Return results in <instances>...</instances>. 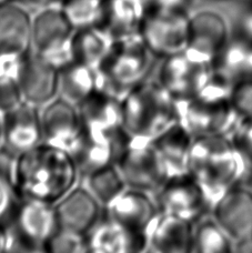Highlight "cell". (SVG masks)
<instances>
[{
  "mask_svg": "<svg viewBox=\"0 0 252 253\" xmlns=\"http://www.w3.org/2000/svg\"><path fill=\"white\" fill-rule=\"evenodd\" d=\"M10 178L20 199L55 205L82 175L69 151L42 142L12 158Z\"/></svg>",
  "mask_w": 252,
  "mask_h": 253,
  "instance_id": "6da1fadb",
  "label": "cell"
},
{
  "mask_svg": "<svg viewBox=\"0 0 252 253\" xmlns=\"http://www.w3.org/2000/svg\"><path fill=\"white\" fill-rule=\"evenodd\" d=\"M189 173L199 182L212 206L224 192L244 181L248 168L230 135H204L193 139Z\"/></svg>",
  "mask_w": 252,
  "mask_h": 253,
  "instance_id": "7a4b0ae2",
  "label": "cell"
},
{
  "mask_svg": "<svg viewBox=\"0 0 252 253\" xmlns=\"http://www.w3.org/2000/svg\"><path fill=\"white\" fill-rule=\"evenodd\" d=\"M120 101L123 130L130 140L152 141L179 123L177 102L152 77Z\"/></svg>",
  "mask_w": 252,
  "mask_h": 253,
  "instance_id": "3957f363",
  "label": "cell"
},
{
  "mask_svg": "<svg viewBox=\"0 0 252 253\" xmlns=\"http://www.w3.org/2000/svg\"><path fill=\"white\" fill-rule=\"evenodd\" d=\"M231 83L214 74L197 97L186 101H175L179 123L193 137L230 134L239 121L231 106Z\"/></svg>",
  "mask_w": 252,
  "mask_h": 253,
  "instance_id": "277c9868",
  "label": "cell"
},
{
  "mask_svg": "<svg viewBox=\"0 0 252 253\" xmlns=\"http://www.w3.org/2000/svg\"><path fill=\"white\" fill-rule=\"evenodd\" d=\"M158 59L139 35L115 39L99 66L103 90L123 98L130 90L151 78Z\"/></svg>",
  "mask_w": 252,
  "mask_h": 253,
  "instance_id": "5b68a950",
  "label": "cell"
},
{
  "mask_svg": "<svg viewBox=\"0 0 252 253\" xmlns=\"http://www.w3.org/2000/svg\"><path fill=\"white\" fill-rule=\"evenodd\" d=\"M191 13L184 8L148 3L139 36L157 59L186 50Z\"/></svg>",
  "mask_w": 252,
  "mask_h": 253,
  "instance_id": "8992f818",
  "label": "cell"
},
{
  "mask_svg": "<svg viewBox=\"0 0 252 253\" xmlns=\"http://www.w3.org/2000/svg\"><path fill=\"white\" fill-rule=\"evenodd\" d=\"M58 228L53 205L20 199L8 224V252H43Z\"/></svg>",
  "mask_w": 252,
  "mask_h": 253,
  "instance_id": "52a82bcc",
  "label": "cell"
},
{
  "mask_svg": "<svg viewBox=\"0 0 252 253\" xmlns=\"http://www.w3.org/2000/svg\"><path fill=\"white\" fill-rule=\"evenodd\" d=\"M74 31L59 4L38 9L31 20V50L60 70L73 61L70 42Z\"/></svg>",
  "mask_w": 252,
  "mask_h": 253,
  "instance_id": "ba28073f",
  "label": "cell"
},
{
  "mask_svg": "<svg viewBox=\"0 0 252 253\" xmlns=\"http://www.w3.org/2000/svg\"><path fill=\"white\" fill-rule=\"evenodd\" d=\"M116 165L128 188L152 194L169 178L167 168L151 141L128 139Z\"/></svg>",
  "mask_w": 252,
  "mask_h": 253,
  "instance_id": "9c48e42d",
  "label": "cell"
},
{
  "mask_svg": "<svg viewBox=\"0 0 252 253\" xmlns=\"http://www.w3.org/2000/svg\"><path fill=\"white\" fill-rule=\"evenodd\" d=\"M154 78L175 101L197 97L213 75L211 65L192 61L183 52L158 60Z\"/></svg>",
  "mask_w": 252,
  "mask_h": 253,
  "instance_id": "30bf717a",
  "label": "cell"
},
{
  "mask_svg": "<svg viewBox=\"0 0 252 253\" xmlns=\"http://www.w3.org/2000/svg\"><path fill=\"white\" fill-rule=\"evenodd\" d=\"M230 37L231 26L222 13L212 9H201L191 13L183 53L192 61L212 65Z\"/></svg>",
  "mask_w": 252,
  "mask_h": 253,
  "instance_id": "8fae6325",
  "label": "cell"
},
{
  "mask_svg": "<svg viewBox=\"0 0 252 253\" xmlns=\"http://www.w3.org/2000/svg\"><path fill=\"white\" fill-rule=\"evenodd\" d=\"M163 213H170L192 222L210 213L211 205L204 189L190 173L169 177L154 193Z\"/></svg>",
  "mask_w": 252,
  "mask_h": 253,
  "instance_id": "7c38bea8",
  "label": "cell"
},
{
  "mask_svg": "<svg viewBox=\"0 0 252 253\" xmlns=\"http://www.w3.org/2000/svg\"><path fill=\"white\" fill-rule=\"evenodd\" d=\"M210 214L238 247L252 240V189L245 182L224 192L210 209Z\"/></svg>",
  "mask_w": 252,
  "mask_h": 253,
  "instance_id": "4fadbf2b",
  "label": "cell"
},
{
  "mask_svg": "<svg viewBox=\"0 0 252 253\" xmlns=\"http://www.w3.org/2000/svg\"><path fill=\"white\" fill-rule=\"evenodd\" d=\"M43 142L64 149L70 153L84 132L79 107L57 96L40 107Z\"/></svg>",
  "mask_w": 252,
  "mask_h": 253,
  "instance_id": "5bb4252c",
  "label": "cell"
},
{
  "mask_svg": "<svg viewBox=\"0 0 252 253\" xmlns=\"http://www.w3.org/2000/svg\"><path fill=\"white\" fill-rule=\"evenodd\" d=\"M106 212L125 227L147 238L161 215L154 194L128 187L106 208Z\"/></svg>",
  "mask_w": 252,
  "mask_h": 253,
  "instance_id": "9a60e30c",
  "label": "cell"
},
{
  "mask_svg": "<svg viewBox=\"0 0 252 253\" xmlns=\"http://www.w3.org/2000/svg\"><path fill=\"white\" fill-rule=\"evenodd\" d=\"M18 81L24 101L39 108L59 96V69L33 50L24 57Z\"/></svg>",
  "mask_w": 252,
  "mask_h": 253,
  "instance_id": "2e32d148",
  "label": "cell"
},
{
  "mask_svg": "<svg viewBox=\"0 0 252 253\" xmlns=\"http://www.w3.org/2000/svg\"><path fill=\"white\" fill-rule=\"evenodd\" d=\"M58 227L85 236L105 213V207L80 181L53 205Z\"/></svg>",
  "mask_w": 252,
  "mask_h": 253,
  "instance_id": "e0dca14e",
  "label": "cell"
},
{
  "mask_svg": "<svg viewBox=\"0 0 252 253\" xmlns=\"http://www.w3.org/2000/svg\"><path fill=\"white\" fill-rule=\"evenodd\" d=\"M87 253H141L148 251V238L132 231L107 213L85 234Z\"/></svg>",
  "mask_w": 252,
  "mask_h": 253,
  "instance_id": "ac0fdd59",
  "label": "cell"
},
{
  "mask_svg": "<svg viewBox=\"0 0 252 253\" xmlns=\"http://www.w3.org/2000/svg\"><path fill=\"white\" fill-rule=\"evenodd\" d=\"M43 142L40 108L28 102L4 114L3 150L17 156Z\"/></svg>",
  "mask_w": 252,
  "mask_h": 253,
  "instance_id": "d6986e66",
  "label": "cell"
},
{
  "mask_svg": "<svg viewBox=\"0 0 252 253\" xmlns=\"http://www.w3.org/2000/svg\"><path fill=\"white\" fill-rule=\"evenodd\" d=\"M127 142L126 133L98 134L84 131L71 152L82 178L102 167L116 165Z\"/></svg>",
  "mask_w": 252,
  "mask_h": 253,
  "instance_id": "ffe728a7",
  "label": "cell"
},
{
  "mask_svg": "<svg viewBox=\"0 0 252 253\" xmlns=\"http://www.w3.org/2000/svg\"><path fill=\"white\" fill-rule=\"evenodd\" d=\"M78 107L84 132L98 134L125 133L121 124V101L119 97L106 90H99Z\"/></svg>",
  "mask_w": 252,
  "mask_h": 253,
  "instance_id": "44dd1931",
  "label": "cell"
},
{
  "mask_svg": "<svg viewBox=\"0 0 252 253\" xmlns=\"http://www.w3.org/2000/svg\"><path fill=\"white\" fill-rule=\"evenodd\" d=\"M33 12L17 1L0 4V53H27L31 50Z\"/></svg>",
  "mask_w": 252,
  "mask_h": 253,
  "instance_id": "7402d4cb",
  "label": "cell"
},
{
  "mask_svg": "<svg viewBox=\"0 0 252 253\" xmlns=\"http://www.w3.org/2000/svg\"><path fill=\"white\" fill-rule=\"evenodd\" d=\"M195 222L181 216L163 213L148 237V251L192 253Z\"/></svg>",
  "mask_w": 252,
  "mask_h": 253,
  "instance_id": "603a6c76",
  "label": "cell"
},
{
  "mask_svg": "<svg viewBox=\"0 0 252 253\" xmlns=\"http://www.w3.org/2000/svg\"><path fill=\"white\" fill-rule=\"evenodd\" d=\"M193 139L195 137L177 123L151 141L163 159L169 177L189 172Z\"/></svg>",
  "mask_w": 252,
  "mask_h": 253,
  "instance_id": "cb8c5ba5",
  "label": "cell"
},
{
  "mask_svg": "<svg viewBox=\"0 0 252 253\" xmlns=\"http://www.w3.org/2000/svg\"><path fill=\"white\" fill-rule=\"evenodd\" d=\"M99 90L103 87L98 68L73 60L59 70V96L75 105H82Z\"/></svg>",
  "mask_w": 252,
  "mask_h": 253,
  "instance_id": "d4e9b609",
  "label": "cell"
},
{
  "mask_svg": "<svg viewBox=\"0 0 252 253\" xmlns=\"http://www.w3.org/2000/svg\"><path fill=\"white\" fill-rule=\"evenodd\" d=\"M147 7V0H105L101 26L114 39L139 35Z\"/></svg>",
  "mask_w": 252,
  "mask_h": 253,
  "instance_id": "484cf974",
  "label": "cell"
},
{
  "mask_svg": "<svg viewBox=\"0 0 252 253\" xmlns=\"http://www.w3.org/2000/svg\"><path fill=\"white\" fill-rule=\"evenodd\" d=\"M115 39L102 26L76 29L70 42L73 60L99 68Z\"/></svg>",
  "mask_w": 252,
  "mask_h": 253,
  "instance_id": "4316f807",
  "label": "cell"
},
{
  "mask_svg": "<svg viewBox=\"0 0 252 253\" xmlns=\"http://www.w3.org/2000/svg\"><path fill=\"white\" fill-rule=\"evenodd\" d=\"M92 196L106 208L127 188L117 165L102 167L84 175L80 180Z\"/></svg>",
  "mask_w": 252,
  "mask_h": 253,
  "instance_id": "83f0119b",
  "label": "cell"
},
{
  "mask_svg": "<svg viewBox=\"0 0 252 253\" xmlns=\"http://www.w3.org/2000/svg\"><path fill=\"white\" fill-rule=\"evenodd\" d=\"M235 245L210 213L195 222L192 253H233Z\"/></svg>",
  "mask_w": 252,
  "mask_h": 253,
  "instance_id": "f1b7e54d",
  "label": "cell"
},
{
  "mask_svg": "<svg viewBox=\"0 0 252 253\" xmlns=\"http://www.w3.org/2000/svg\"><path fill=\"white\" fill-rule=\"evenodd\" d=\"M248 53L249 44L244 39L231 34L229 42L215 58L211 67L214 74L233 84L246 77Z\"/></svg>",
  "mask_w": 252,
  "mask_h": 253,
  "instance_id": "f546056e",
  "label": "cell"
},
{
  "mask_svg": "<svg viewBox=\"0 0 252 253\" xmlns=\"http://www.w3.org/2000/svg\"><path fill=\"white\" fill-rule=\"evenodd\" d=\"M60 7L75 30L102 24L105 0H65Z\"/></svg>",
  "mask_w": 252,
  "mask_h": 253,
  "instance_id": "4dcf8cb0",
  "label": "cell"
},
{
  "mask_svg": "<svg viewBox=\"0 0 252 253\" xmlns=\"http://www.w3.org/2000/svg\"><path fill=\"white\" fill-rule=\"evenodd\" d=\"M44 253H87L85 236L58 227L44 246Z\"/></svg>",
  "mask_w": 252,
  "mask_h": 253,
  "instance_id": "1f68e13d",
  "label": "cell"
},
{
  "mask_svg": "<svg viewBox=\"0 0 252 253\" xmlns=\"http://www.w3.org/2000/svg\"><path fill=\"white\" fill-rule=\"evenodd\" d=\"M20 198L10 178V170L0 169V225H8Z\"/></svg>",
  "mask_w": 252,
  "mask_h": 253,
  "instance_id": "d6a6232c",
  "label": "cell"
},
{
  "mask_svg": "<svg viewBox=\"0 0 252 253\" xmlns=\"http://www.w3.org/2000/svg\"><path fill=\"white\" fill-rule=\"evenodd\" d=\"M231 106L240 119L252 117V78H241L235 81L230 88Z\"/></svg>",
  "mask_w": 252,
  "mask_h": 253,
  "instance_id": "836d02e7",
  "label": "cell"
},
{
  "mask_svg": "<svg viewBox=\"0 0 252 253\" xmlns=\"http://www.w3.org/2000/svg\"><path fill=\"white\" fill-rule=\"evenodd\" d=\"M229 135L245 159L248 171H252V117L238 121Z\"/></svg>",
  "mask_w": 252,
  "mask_h": 253,
  "instance_id": "e575fe53",
  "label": "cell"
},
{
  "mask_svg": "<svg viewBox=\"0 0 252 253\" xmlns=\"http://www.w3.org/2000/svg\"><path fill=\"white\" fill-rule=\"evenodd\" d=\"M24 102L18 77L0 75V111L6 112Z\"/></svg>",
  "mask_w": 252,
  "mask_h": 253,
  "instance_id": "d590c367",
  "label": "cell"
},
{
  "mask_svg": "<svg viewBox=\"0 0 252 253\" xmlns=\"http://www.w3.org/2000/svg\"><path fill=\"white\" fill-rule=\"evenodd\" d=\"M18 1L25 4L27 8H34L35 11L43 7L52 6V4H59L60 6V0H18Z\"/></svg>",
  "mask_w": 252,
  "mask_h": 253,
  "instance_id": "8d00e7d4",
  "label": "cell"
},
{
  "mask_svg": "<svg viewBox=\"0 0 252 253\" xmlns=\"http://www.w3.org/2000/svg\"><path fill=\"white\" fill-rule=\"evenodd\" d=\"M8 225H0V253L8 252Z\"/></svg>",
  "mask_w": 252,
  "mask_h": 253,
  "instance_id": "74e56055",
  "label": "cell"
},
{
  "mask_svg": "<svg viewBox=\"0 0 252 253\" xmlns=\"http://www.w3.org/2000/svg\"><path fill=\"white\" fill-rule=\"evenodd\" d=\"M3 119L4 114L0 111V150H2L3 148Z\"/></svg>",
  "mask_w": 252,
  "mask_h": 253,
  "instance_id": "f35d334b",
  "label": "cell"
},
{
  "mask_svg": "<svg viewBox=\"0 0 252 253\" xmlns=\"http://www.w3.org/2000/svg\"><path fill=\"white\" fill-rule=\"evenodd\" d=\"M242 182H245L247 186H249L252 189V171H248V173H247Z\"/></svg>",
  "mask_w": 252,
  "mask_h": 253,
  "instance_id": "ab89813d",
  "label": "cell"
},
{
  "mask_svg": "<svg viewBox=\"0 0 252 253\" xmlns=\"http://www.w3.org/2000/svg\"><path fill=\"white\" fill-rule=\"evenodd\" d=\"M11 1H17V0H0V4L7 3V2H11Z\"/></svg>",
  "mask_w": 252,
  "mask_h": 253,
  "instance_id": "60d3db41",
  "label": "cell"
},
{
  "mask_svg": "<svg viewBox=\"0 0 252 253\" xmlns=\"http://www.w3.org/2000/svg\"><path fill=\"white\" fill-rule=\"evenodd\" d=\"M147 2H149V0H147Z\"/></svg>",
  "mask_w": 252,
  "mask_h": 253,
  "instance_id": "b9f144b4",
  "label": "cell"
},
{
  "mask_svg": "<svg viewBox=\"0 0 252 253\" xmlns=\"http://www.w3.org/2000/svg\"><path fill=\"white\" fill-rule=\"evenodd\" d=\"M215 1H218V0H215Z\"/></svg>",
  "mask_w": 252,
  "mask_h": 253,
  "instance_id": "7bdbcfd3",
  "label": "cell"
}]
</instances>
